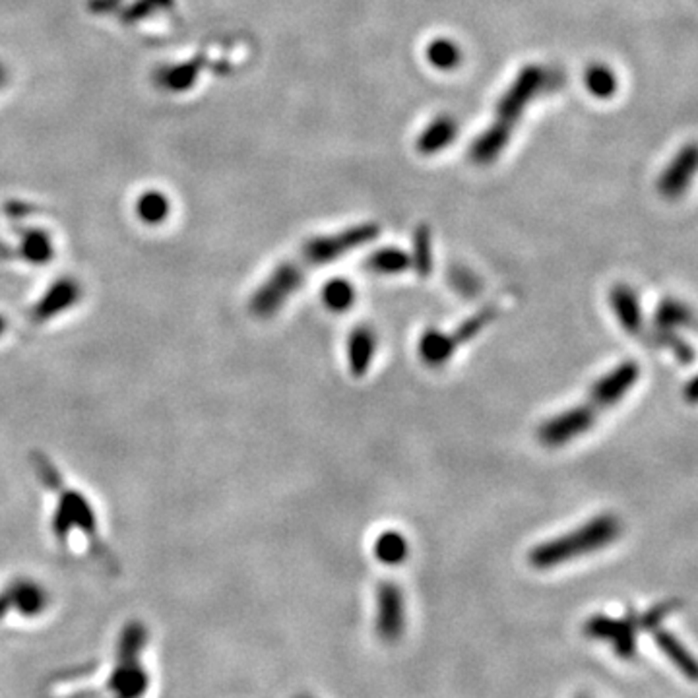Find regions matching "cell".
Listing matches in <instances>:
<instances>
[{
  "mask_svg": "<svg viewBox=\"0 0 698 698\" xmlns=\"http://www.w3.org/2000/svg\"><path fill=\"white\" fill-rule=\"evenodd\" d=\"M375 555L388 567L402 564L407 557V539L399 531H384L375 541Z\"/></svg>",
  "mask_w": 698,
  "mask_h": 698,
  "instance_id": "20",
  "label": "cell"
},
{
  "mask_svg": "<svg viewBox=\"0 0 698 698\" xmlns=\"http://www.w3.org/2000/svg\"><path fill=\"white\" fill-rule=\"evenodd\" d=\"M427 58L429 63L438 70H453L460 65L461 50L454 41L450 39H437L427 47Z\"/></svg>",
  "mask_w": 698,
  "mask_h": 698,
  "instance_id": "25",
  "label": "cell"
},
{
  "mask_svg": "<svg viewBox=\"0 0 698 698\" xmlns=\"http://www.w3.org/2000/svg\"><path fill=\"white\" fill-rule=\"evenodd\" d=\"M499 316V309L497 306H485V309H481L479 313H476L474 316H469L466 322H461L454 334H448L450 342H453L454 349H458L461 344H468L469 340H474L477 334H481L487 328V324H491L495 318Z\"/></svg>",
  "mask_w": 698,
  "mask_h": 698,
  "instance_id": "21",
  "label": "cell"
},
{
  "mask_svg": "<svg viewBox=\"0 0 698 698\" xmlns=\"http://www.w3.org/2000/svg\"><path fill=\"white\" fill-rule=\"evenodd\" d=\"M654 324L658 330L673 332L675 328H693L694 316L691 306H686L685 303L677 299H663L658 306V311H655Z\"/></svg>",
  "mask_w": 698,
  "mask_h": 698,
  "instance_id": "17",
  "label": "cell"
},
{
  "mask_svg": "<svg viewBox=\"0 0 698 698\" xmlns=\"http://www.w3.org/2000/svg\"><path fill=\"white\" fill-rule=\"evenodd\" d=\"M454 352L456 349L453 342H450L448 334L443 330H437V328H429L419 340L421 361L429 367H443L453 359Z\"/></svg>",
  "mask_w": 698,
  "mask_h": 698,
  "instance_id": "14",
  "label": "cell"
},
{
  "mask_svg": "<svg viewBox=\"0 0 698 698\" xmlns=\"http://www.w3.org/2000/svg\"><path fill=\"white\" fill-rule=\"evenodd\" d=\"M450 282H453L454 290L458 293H461V297H474L479 291V282L474 278V275H469L466 270L454 268L453 272H450Z\"/></svg>",
  "mask_w": 698,
  "mask_h": 698,
  "instance_id": "27",
  "label": "cell"
},
{
  "mask_svg": "<svg viewBox=\"0 0 698 698\" xmlns=\"http://www.w3.org/2000/svg\"><path fill=\"white\" fill-rule=\"evenodd\" d=\"M623 533V522L613 512H601V515L584 522L582 526L559 538L543 541L530 551V564L538 570H547L561 567L578 557L598 553L609 547L615 539Z\"/></svg>",
  "mask_w": 698,
  "mask_h": 698,
  "instance_id": "5",
  "label": "cell"
},
{
  "mask_svg": "<svg viewBox=\"0 0 698 698\" xmlns=\"http://www.w3.org/2000/svg\"><path fill=\"white\" fill-rule=\"evenodd\" d=\"M167 202L166 198H161L159 194H150V197H143L138 204V213L143 221L148 223H159L166 220L167 215Z\"/></svg>",
  "mask_w": 698,
  "mask_h": 698,
  "instance_id": "26",
  "label": "cell"
},
{
  "mask_svg": "<svg viewBox=\"0 0 698 698\" xmlns=\"http://www.w3.org/2000/svg\"><path fill=\"white\" fill-rule=\"evenodd\" d=\"M363 268L381 275L402 274L412 268V256L398 249V246H384V249H378L367 256L363 260Z\"/></svg>",
  "mask_w": 698,
  "mask_h": 698,
  "instance_id": "15",
  "label": "cell"
},
{
  "mask_svg": "<svg viewBox=\"0 0 698 698\" xmlns=\"http://www.w3.org/2000/svg\"><path fill=\"white\" fill-rule=\"evenodd\" d=\"M696 169V150L691 146L683 148L677 153L675 159L665 167L662 177L658 181V190L663 198H677L681 197L685 189L689 187V181L693 179Z\"/></svg>",
  "mask_w": 698,
  "mask_h": 698,
  "instance_id": "11",
  "label": "cell"
},
{
  "mask_svg": "<svg viewBox=\"0 0 698 698\" xmlns=\"http://www.w3.org/2000/svg\"><path fill=\"white\" fill-rule=\"evenodd\" d=\"M639 363L632 361V359L619 363L592 386L588 398L582 399L580 406L564 409V412L547 419L538 429L539 443L549 448H557L580 438L584 433L593 429L601 414L609 412L611 407L617 406L631 392L632 386L639 383Z\"/></svg>",
  "mask_w": 698,
  "mask_h": 698,
  "instance_id": "3",
  "label": "cell"
},
{
  "mask_svg": "<svg viewBox=\"0 0 698 698\" xmlns=\"http://www.w3.org/2000/svg\"><path fill=\"white\" fill-rule=\"evenodd\" d=\"M381 235L378 223H359L334 235H321L306 241L291 259L280 262L268 274L249 299V313L254 318H272L278 314L285 303L301 290L306 275L324 268L330 262L368 244Z\"/></svg>",
  "mask_w": 698,
  "mask_h": 698,
  "instance_id": "1",
  "label": "cell"
},
{
  "mask_svg": "<svg viewBox=\"0 0 698 698\" xmlns=\"http://www.w3.org/2000/svg\"><path fill=\"white\" fill-rule=\"evenodd\" d=\"M376 352V334L368 324L355 326L347 337V363L355 378L367 375Z\"/></svg>",
  "mask_w": 698,
  "mask_h": 698,
  "instance_id": "13",
  "label": "cell"
},
{
  "mask_svg": "<svg viewBox=\"0 0 698 698\" xmlns=\"http://www.w3.org/2000/svg\"><path fill=\"white\" fill-rule=\"evenodd\" d=\"M148 644V629L140 621H130L122 627L117 640V660H140Z\"/></svg>",
  "mask_w": 698,
  "mask_h": 698,
  "instance_id": "18",
  "label": "cell"
},
{
  "mask_svg": "<svg viewBox=\"0 0 698 698\" xmlns=\"http://www.w3.org/2000/svg\"><path fill=\"white\" fill-rule=\"evenodd\" d=\"M584 84L590 89V94L600 97V99H608L615 94V89H617V80H615V74L603 65H592L586 74H584Z\"/></svg>",
  "mask_w": 698,
  "mask_h": 698,
  "instance_id": "24",
  "label": "cell"
},
{
  "mask_svg": "<svg viewBox=\"0 0 698 698\" xmlns=\"http://www.w3.org/2000/svg\"><path fill=\"white\" fill-rule=\"evenodd\" d=\"M609 303L623 330L634 337L642 336L644 330L642 309H640L639 295L634 293L632 287L624 283L615 285L609 293Z\"/></svg>",
  "mask_w": 698,
  "mask_h": 698,
  "instance_id": "12",
  "label": "cell"
},
{
  "mask_svg": "<svg viewBox=\"0 0 698 698\" xmlns=\"http://www.w3.org/2000/svg\"><path fill=\"white\" fill-rule=\"evenodd\" d=\"M543 81H546V74H543V70L536 65H530L520 72L516 80L512 81V86L505 91V96L499 99L495 119H492L491 127L471 143V159L479 163V166H487V163L499 158V153L507 146L518 119L522 117L524 107L538 94Z\"/></svg>",
  "mask_w": 698,
  "mask_h": 698,
  "instance_id": "4",
  "label": "cell"
},
{
  "mask_svg": "<svg viewBox=\"0 0 698 698\" xmlns=\"http://www.w3.org/2000/svg\"><path fill=\"white\" fill-rule=\"evenodd\" d=\"M636 619H613L605 615H593L584 624V632L595 640H608L619 658L629 660L636 650Z\"/></svg>",
  "mask_w": 698,
  "mask_h": 698,
  "instance_id": "9",
  "label": "cell"
},
{
  "mask_svg": "<svg viewBox=\"0 0 698 698\" xmlns=\"http://www.w3.org/2000/svg\"><path fill=\"white\" fill-rule=\"evenodd\" d=\"M8 330V321H6V316L0 313V337L4 336V332Z\"/></svg>",
  "mask_w": 698,
  "mask_h": 698,
  "instance_id": "28",
  "label": "cell"
},
{
  "mask_svg": "<svg viewBox=\"0 0 698 698\" xmlns=\"http://www.w3.org/2000/svg\"><path fill=\"white\" fill-rule=\"evenodd\" d=\"M49 603L50 595L43 584L27 577H18L0 590V621L6 619L10 613H16L24 619L39 617L41 613L47 611Z\"/></svg>",
  "mask_w": 698,
  "mask_h": 698,
  "instance_id": "6",
  "label": "cell"
},
{
  "mask_svg": "<svg viewBox=\"0 0 698 698\" xmlns=\"http://www.w3.org/2000/svg\"><path fill=\"white\" fill-rule=\"evenodd\" d=\"M456 136V122L450 117H437L430 125L417 136V151L423 156H430L445 150L453 143Z\"/></svg>",
  "mask_w": 698,
  "mask_h": 698,
  "instance_id": "16",
  "label": "cell"
},
{
  "mask_svg": "<svg viewBox=\"0 0 698 698\" xmlns=\"http://www.w3.org/2000/svg\"><path fill=\"white\" fill-rule=\"evenodd\" d=\"M406 629L404 593L394 582H383L376 592V634L383 642H398Z\"/></svg>",
  "mask_w": 698,
  "mask_h": 698,
  "instance_id": "8",
  "label": "cell"
},
{
  "mask_svg": "<svg viewBox=\"0 0 698 698\" xmlns=\"http://www.w3.org/2000/svg\"><path fill=\"white\" fill-rule=\"evenodd\" d=\"M107 689L115 698H142L150 689V675L140 660H117Z\"/></svg>",
  "mask_w": 698,
  "mask_h": 698,
  "instance_id": "10",
  "label": "cell"
},
{
  "mask_svg": "<svg viewBox=\"0 0 698 698\" xmlns=\"http://www.w3.org/2000/svg\"><path fill=\"white\" fill-rule=\"evenodd\" d=\"M654 636H655V644H658L660 650L675 663V667H679V670L686 677H689L691 681H694L696 665H694L693 655L686 652L685 646L679 640H677L671 632H667V631H655Z\"/></svg>",
  "mask_w": 698,
  "mask_h": 698,
  "instance_id": "19",
  "label": "cell"
},
{
  "mask_svg": "<svg viewBox=\"0 0 698 698\" xmlns=\"http://www.w3.org/2000/svg\"><path fill=\"white\" fill-rule=\"evenodd\" d=\"M322 303L332 313H347L355 303V290L345 278H334L322 287Z\"/></svg>",
  "mask_w": 698,
  "mask_h": 698,
  "instance_id": "22",
  "label": "cell"
},
{
  "mask_svg": "<svg viewBox=\"0 0 698 698\" xmlns=\"http://www.w3.org/2000/svg\"><path fill=\"white\" fill-rule=\"evenodd\" d=\"M84 291L74 278H58L41 293L39 299L26 311L27 322L32 326H43L55 318L63 316L81 301Z\"/></svg>",
  "mask_w": 698,
  "mask_h": 698,
  "instance_id": "7",
  "label": "cell"
},
{
  "mask_svg": "<svg viewBox=\"0 0 698 698\" xmlns=\"http://www.w3.org/2000/svg\"><path fill=\"white\" fill-rule=\"evenodd\" d=\"M412 268L421 278H427L433 270V251H430V231L427 225H417L414 231Z\"/></svg>",
  "mask_w": 698,
  "mask_h": 698,
  "instance_id": "23",
  "label": "cell"
},
{
  "mask_svg": "<svg viewBox=\"0 0 698 698\" xmlns=\"http://www.w3.org/2000/svg\"><path fill=\"white\" fill-rule=\"evenodd\" d=\"M297 698H313V696H309V694H301V696H297Z\"/></svg>",
  "mask_w": 698,
  "mask_h": 698,
  "instance_id": "29",
  "label": "cell"
},
{
  "mask_svg": "<svg viewBox=\"0 0 698 698\" xmlns=\"http://www.w3.org/2000/svg\"><path fill=\"white\" fill-rule=\"evenodd\" d=\"M29 461H32L39 484L53 495L50 531L58 546L63 549H81L89 557H94L101 567L109 570L115 569V555L107 547L97 512L86 492L72 487L55 461L39 450L29 454Z\"/></svg>",
  "mask_w": 698,
  "mask_h": 698,
  "instance_id": "2",
  "label": "cell"
}]
</instances>
